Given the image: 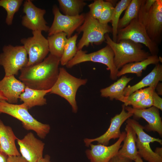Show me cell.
I'll list each match as a JSON object with an SVG mask.
<instances>
[{"instance_id": "34", "label": "cell", "mask_w": 162, "mask_h": 162, "mask_svg": "<svg viewBox=\"0 0 162 162\" xmlns=\"http://www.w3.org/2000/svg\"><path fill=\"white\" fill-rule=\"evenodd\" d=\"M152 95H149L139 102L133 103L131 105L132 107L135 109L142 110L152 106L153 101Z\"/></svg>"}, {"instance_id": "38", "label": "cell", "mask_w": 162, "mask_h": 162, "mask_svg": "<svg viewBox=\"0 0 162 162\" xmlns=\"http://www.w3.org/2000/svg\"><path fill=\"white\" fill-rule=\"evenodd\" d=\"M37 162H52L51 160L50 156L48 154H46L44 157H43Z\"/></svg>"}, {"instance_id": "7", "label": "cell", "mask_w": 162, "mask_h": 162, "mask_svg": "<svg viewBox=\"0 0 162 162\" xmlns=\"http://www.w3.org/2000/svg\"><path fill=\"white\" fill-rule=\"evenodd\" d=\"M0 54V65L4 70L5 76L17 75L19 70L27 66L28 58L23 46L5 45Z\"/></svg>"}, {"instance_id": "12", "label": "cell", "mask_w": 162, "mask_h": 162, "mask_svg": "<svg viewBox=\"0 0 162 162\" xmlns=\"http://www.w3.org/2000/svg\"><path fill=\"white\" fill-rule=\"evenodd\" d=\"M52 10L54 18L52 23L48 32L49 36L63 32L66 34L68 38L82 25L84 20V14L75 16L66 15L62 14L58 7L55 5L53 6Z\"/></svg>"}, {"instance_id": "2", "label": "cell", "mask_w": 162, "mask_h": 162, "mask_svg": "<svg viewBox=\"0 0 162 162\" xmlns=\"http://www.w3.org/2000/svg\"><path fill=\"white\" fill-rule=\"evenodd\" d=\"M104 37L106 43L113 52L114 63L118 70L127 64L142 61L151 55L143 49L141 44L128 39L115 42L108 33L106 34Z\"/></svg>"}, {"instance_id": "11", "label": "cell", "mask_w": 162, "mask_h": 162, "mask_svg": "<svg viewBox=\"0 0 162 162\" xmlns=\"http://www.w3.org/2000/svg\"><path fill=\"white\" fill-rule=\"evenodd\" d=\"M32 33V36L20 40L28 56L26 66L41 62L49 52L47 40L43 35L42 31H34Z\"/></svg>"}, {"instance_id": "41", "label": "cell", "mask_w": 162, "mask_h": 162, "mask_svg": "<svg viewBox=\"0 0 162 162\" xmlns=\"http://www.w3.org/2000/svg\"><path fill=\"white\" fill-rule=\"evenodd\" d=\"M154 152L158 155L162 157V148L161 147L156 148Z\"/></svg>"}, {"instance_id": "18", "label": "cell", "mask_w": 162, "mask_h": 162, "mask_svg": "<svg viewBox=\"0 0 162 162\" xmlns=\"http://www.w3.org/2000/svg\"><path fill=\"white\" fill-rule=\"evenodd\" d=\"M25 85L16 79L14 75L5 76L0 80V91L9 103H17L21 94L24 91Z\"/></svg>"}, {"instance_id": "31", "label": "cell", "mask_w": 162, "mask_h": 162, "mask_svg": "<svg viewBox=\"0 0 162 162\" xmlns=\"http://www.w3.org/2000/svg\"><path fill=\"white\" fill-rule=\"evenodd\" d=\"M155 88L153 86L136 91L129 96H125L123 104L125 106L131 105L133 103L139 102L152 95L155 90Z\"/></svg>"}, {"instance_id": "39", "label": "cell", "mask_w": 162, "mask_h": 162, "mask_svg": "<svg viewBox=\"0 0 162 162\" xmlns=\"http://www.w3.org/2000/svg\"><path fill=\"white\" fill-rule=\"evenodd\" d=\"M8 156L0 151V162H7Z\"/></svg>"}, {"instance_id": "42", "label": "cell", "mask_w": 162, "mask_h": 162, "mask_svg": "<svg viewBox=\"0 0 162 162\" xmlns=\"http://www.w3.org/2000/svg\"><path fill=\"white\" fill-rule=\"evenodd\" d=\"M7 99L4 97L2 92L0 91V100L7 101Z\"/></svg>"}, {"instance_id": "21", "label": "cell", "mask_w": 162, "mask_h": 162, "mask_svg": "<svg viewBox=\"0 0 162 162\" xmlns=\"http://www.w3.org/2000/svg\"><path fill=\"white\" fill-rule=\"evenodd\" d=\"M125 129L126 135L123 141V144L117 154L134 161L138 155L136 145V135L133 129L128 124L126 125Z\"/></svg>"}, {"instance_id": "30", "label": "cell", "mask_w": 162, "mask_h": 162, "mask_svg": "<svg viewBox=\"0 0 162 162\" xmlns=\"http://www.w3.org/2000/svg\"><path fill=\"white\" fill-rule=\"evenodd\" d=\"M23 2L22 0H0V7H3L7 12L5 22L8 25H12L14 14L18 11Z\"/></svg>"}, {"instance_id": "15", "label": "cell", "mask_w": 162, "mask_h": 162, "mask_svg": "<svg viewBox=\"0 0 162 162\" xmlns=\"http://www.w3.org/2000/svg\"><path fill=\"white\" fill-rule=\"evenodd\" d=\"M126 135L125 131L122 132L118 140L110 146L90 144L88 146L90 148L86 151V155L90 162H108L117 154Z\"/></svg>"}, {"instance_id": "28", "label": "cell", "mask_w": 162, "mask_h": 162, "mask_svg": "<svg viewBox=\"0 0 162 162\" xmlns=\"http://www.w3.org/2000/svg\"><path fill=\"white\" fill-rule=\"evenodd\" d=\"M78 37V34L76 33L68 39L60 59V63L62 65H66L76 54L77 51L76 43Z\"/></svg>"}, {"instance_id": "16", "label": "cell", "mask_w": 162, "mask_h": 162, "mask_svg": "<svg viewBox=\"0 0 162 162\" xmlns=\"http://www.w3.org/2000/svg\"><path fill=\"white\" fill-rule=\"evenodd\" d=\"M21 155L28 162H37L43 157L45 143L32 132L17 140Z\"/></svg>"}, {"instance_id": "14", "label": "cell", "mask_w": 162, "mask_h": 162, "mask_svg": "<svg viewBox=\"0 0 162 162\" xmlns=\"http://www.w3.org/2000/svg\"><path fill=\"white\" fill-rule=\"evenodd\" d=\"M132 116V113L126 111L125 106L123 104L121 112L111 118L110 126L106 131L96 138L84 139L83 141L85 146L88 147L90 144L94 142H97L98 144L107 146L110 140L119 137L121 134L120 128L122 125L125 121Z\"/></svg>"}, {"instance_id": "32", "label": "cell", "mask_w": 162, "mask_h": 162, "mask_svg": "<svg viewBox=\"0 0 162 162\" xmlns=\"http://www.w3.org/2000/svg\"><path fill=\"white\" fill-rule=\"evenodd\" d=\"M114 9L112 3L109 1H104L103 8L99 22L104 24H108L111 20Z\"/></svg>"}, {"instance_id": "35", "label": "cell", "mask_w": 162, "mask_h": 162, "mask_svg": "<svg viewBox=\"0 0 162 162\" xmlns=\"http://www.w3.org/2000/svg\"><path fill=\"white\" fill-rule=\"evenodd\" d=\"M152 96L153 101V106L162 110V98L158 94L155 90L153 92Z\"/></svg>"}, {"instance_id": "17", "label": "cell", "mask_w": 162, "mask_h": 162, "mask_svg": "<svg viewBox=\"0 0 162 162\" xmlns=\"http://www.w3.org/2000/svg\"><path fill=\"white\" fill-rule=\"evenodd\" d=\"M125 109L136 118H142L146 121L148 124L144 127L146 130L156 132L162 136V121L158 109L153 106L142 110L134 109L128 106H125Z\"/></svg>"}, {"instance_id": "26", "label": "cell", "mask_w": 162, "mask_h": 162, "mask_svg": "<svg viewBox=\"0 0 162 162\" xmlns=\"http://www.w3.org/2000/svg\"><path fill=\"white\" fill-rule=\"evenodd\" d=\"M60 10L63 14L75 16L80 15L86 3L83 0H58Z\"/></svg>"}, {"instance_id": "36", "label": "cell", "mask_w": 162, "mask_h": 162, "mask_svg": "<svg viewBox=\"0 0 162 162\" xmlns=\"http://www.w3.org/2000/svg\"><path fill=\"white\" fill-rule=\"evenodd\" d=\"M108 162H133V161L117 154Z\"/></svg>"}, {"instance_id": "43", "label": "cell", "mask_w": 162, "mask_h": 162, "mask_svg": "<svg viewBox=\"0 0 162 162\" xmlns=\"http://www.w3.org/2000/svg\"><path fill=\"white\" fill-rule=\"evenodd\" d=\"M135 162H144L142 158L139 155H138L136 158L134 160Z\"/></svg>"}, {"instance_id": "37", "label": "cell", "mask_w": 162, "mask_h": 162, "mask_svg": "<svg viewBox=\"0 0 162 162\" xmlns=\"http://www.w3.org/2000/svg\"><path fill=\"white\" fill-rule=\"evenodd\" d=\"M7 162H28L21 155L8 156Z\"/></svg>"}, {"instance_id": "22", "label": "cell", "mask_w": 162, "mask_h": 162, "mask_svg": "<svg viewBox=\"0 0 162 162\" xmlns=\"http://www.w3.org/2000/svg\"><path fill=\"white\" fill-rule=\"evenodd\" d=\"M133 78L128 77L125 75L122 76L120 79L108 87L100 89V96L103 97L108 98L111 100L115 99L123 103L125 98L124 89Z\"/></svg>"}, {"instance_id": "3", "label": "cell", "mask_w": 162, "mask_h": 162, "mask_svg": "<svg viewBox=\"0 0 162 162\" xmlns=\"http://www.w3.org/2000/svg\"><path fill=\"white\" fill-rule=\"evenodd\" d=\"M9 115L20 121L23 128L35 132L42 139L45 138L50 130V125L43 124L34 118L23 104H10L5 100H0V114Z\"/></svg>"}, {"instance_id": "27", "label": "cell", "mask_w": 162, "mask_h": 162, "mask_svg": "<svg viewBox=\"0 0 162 162\" xmlns=\"http://www.w3.org/2000/svg\"><path fill=\"white\" fill-rule=\"evenodd\" d=\"M142 2V0H131L124 15L119 21L118 30L125 27L138 16Z\"/></svg>"}, {"instance_id": "4", "label": "cell", "mask_w": 162, "mask_h": 162, "mask_svg": "<svg viewBox=\"0 0 162 162\" xmlns=\"http://www.w3.org/2000/svg\"><path fill=\"white\" fill-rule=\"evenodd\" d=\"M87 81L86 79L76 77L64 68H59L58 78L50 93L58 95L65 99L71 106L73 112L76 113L78 109L76 100L77 92L80 86L86 83Z\"/></svg>"}, {"instance_id": "29", "label": "cell", "mask_w": 162, "mask_h": 162, "mask_svg": "<svg viewBox=\"0 0 162 162\" xmlns=\"http://www.w3.org/2000/svg\"><path fill=\"white\" fill-rule=\"evenodd\" d=\"M131 0H121L114 8L111 21L112 25V40L116 42L118 31V26L120 16L122 12L126 9Z\"/></svg>"}, {"instance_id": "19", "label": "cell", "mask_w": 162, "mask_h": 162, "mask_svg": "<svg viewBox=\"0 0 162 162\" xmlns=\"http://www.w3.org/2000/svg\"><path fill=\"white\" fill-rule=\"evenodd\" d=\"M18 139L11 128L0 119V151L8 156L21 155L15 142Z\"/></svg>"}, {"instance_id": "10", "label": "cell", "mask_w": 162, "mask_h": 162, "mask_svg": "<svg viewBox=\"0 0 162 162\" xmlns=\"http://www.w3.org/2000/svg\"><path fill=\"white\" fill-rule=\"evenodd\" d=\"M138 18L151 39L158 44L161 40L162 32V0H156L148 12L140 8Z\"/></svg>"}, {"instance_id": "13", "label": "cell", "mask_w": 162, "mask_h": 162, "mask_svg": "<svg viewBox=\"0 0 162 162\" xmlns=\"http://www.w3.org/2000/svg\"><path fill=\"white\" fill-rule=\"evenodd\" d=\"M23 12L25 14L22 18L23 26L32 31L48 32L50 27L44 18L45 10L37 7L32 1L26 0L23 3Z\"/></svg>"}, {"instance_id": "6", "label": "cell", "mask_w": 162, "mask_h": 162, "mask_svg": "<svg viewBox=\"0 0 162 162\" xmlns=\"http://www.w3.org/2000/svg\"><path fill=\"white\" fill-rule=\"evenodd\" d=\"M114 53L108 45L102 49L90 53L80 50L77 51L75 56L66 65L68 68H71L75 65L86 62H98L106 65L107 70L110 71V78L112 80H116L119 70L116 67L114 62Z\"/></svg>"}, {"instance_id": "5", "label": "cell", "mask_w": 162, "mask_h": 162, "mask_svg": "<svg viewBox=\"0 0 162 162\" xmlns=\"http://www.w3.org/2000/svg\"><path fill=\"white\" fill-rule=\"evenodd\" d=\"M76 31L78 33H83L77 45L78 51L90 44H101L105 41V35L112 32V28L108 24L101 23L98 20L92 17L88 12L85 14L84 21Z\"/></svg>"}, {"instance_id": "8", "label": "cell", "mask_w": 162, "mask_h": 162, "mask_svg": "<svg viewBox=\"0 0 162 162\" xmlns=\"http://www.w3.org/2000/svg\"><path fill=\"white\" fill-rule=\"evenodd\" d=\"M122 39H128L144 44L148 48L151 55H158L159 52L158 44L151 39L144 25L138 16L125 27L118 30L116 42Z\"/></svg>"}, {"instance_id": "25", "label": "cell", "mask_w": 162, "mask_h": 162, "mask_svg": "<svg viewBox=\"0 0 162 162\" xmlns=\"http://www.w3.org/2000/svg\"><path fill=\"white\" fill-rule=\"evenodd\" d=\"M68 39L66 34L63 32L49 36L47 39L50 54L61 58Z\"/></svg>"}, {"instance_id": "24", "label": "cell", "mask_w": 162, "mask_h": 162, "mask_svg": "<svg viewBox=\"0 0 162 162\" xmlns=\"http://www.w3.org/2000/svg\"><path fill=\"white\" fill-rule=\"evenodd\" d=\"M161 57L157 55H151L146 59L141 61L131 62L124 65L118 70L117 76L119 77L126 74H135L137 76L140 77L142 71L146 69L147 67L151 64H156L161 62Z\"/></svg>"}, {"instance_id": "23", "label": "cell", "mask_w": 162, "mask_h": 162, "mask_svg": "<svg viewBox=\"0 0 162 162\" xmlns=\"http://www.w3.org/2000/svg\"><path fill=\"white\" fill-rule=\"evenodd\" d=\"M51 89L39 90L32 89L26 86L24 91L21 94L19 99L28 110L36 106H42L47 103L44 97L50 93Z\"/></svg>"}, {"instance_id": "1", "label": "cell", "mask_w": 162, "mask_h": 162, "mask_svg": "<svg viewBox=\"0 0 162 162\" xmlns=\"http://www.w3.org/2000/svg\"><path fill=\"white\" fill-rule=\"evenodd\" d=\"M60 59L50 54L41 62L22 68L19 79L29 88L39 90L50 89L58 76Z\"/></svg>"}, {"instance_id": "40", "label": "cell", "mask_w": 162, "mask_h": 162, "mask_svg": "<svg viewBox=\"0 0 162 162\" xmlns=\"http://www.w3.org/2000/svg\"><path fill=\"white\" fill-rule=\"evenodd\" d=\"M156 89L157 93L158 95H162V83L159 82L157 85L155 89Z\"/></svg>"}, {"instance_id": "20", "label": "cell", "mask_w": 162, "mask_h": 162, "mask_svg": "<svg viewBox=\"0 0 162 162\" xmlns=\"http://www.w3.org/2000/svg\"><path fill=\"white\" fill-rule=\"evenodd\" d=\"M162 81V65L159 63L155 66L151 71L140 82L135 84L126 87L124 91L125 97L130 95L136 91L146 87H156L159 82Z\"/></svg>"}, {"instance_id": "33", "label": "cell", "mask_w": 162, "mask_h": 162, "mask_svg": "<svg viewBox=\"0 0 162 162\" xmlns=\"http://www.w3.org/2000/svg\"><path fill=\"white\" fill-rule=\"evenodd\" d=\"M104 1L95 0L88 5L90 10L89 12L93 18L98 20L101 15L103 8Z\"/></svg>"}, {"instance_id": "9", "label": "cell", "mask_w": 162, "mask_h": 162, "mask_svg": "<svg viewBox=\"0 0 162 162\" xmlns=\"http://www.w3.org/2000/svg\"><path fill=\"white\" fill-rule=\"evenodd\" d=\"M135 132L136 136V145L139 155L147 162H162V157L153 151L150 145V143L157 142L160 145L162 140L153 137L144 131V127L136 120L130 118L126 121Z\"/></svg>"}]
</instances>
